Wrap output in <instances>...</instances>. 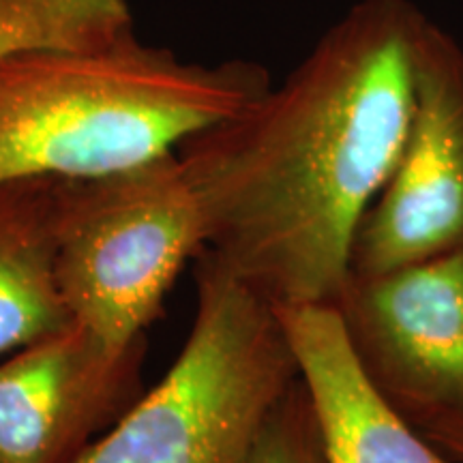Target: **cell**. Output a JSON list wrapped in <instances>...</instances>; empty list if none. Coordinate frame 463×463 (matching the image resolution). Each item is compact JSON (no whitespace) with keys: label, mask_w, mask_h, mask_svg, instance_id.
<instances>
[{"label":"cell","mask_w":463,"mask_h":463,"mask_svg":"<svg viewBox=\"0 0 463 463\" xmlns=\"http://www.w3.org/2000/svg\"><path fill=\"white\" fill-rule=\"evenodd\" d=\"M427 17L358 0L279 86L176 150L219 264L270 305H333L414 108Z\"/></svg>","instance_id":"obj_1"},{"label":"cell","mask_w":463,"mask_h":463,"mask_svg":"<svg viewBox=\"0 0 463 463\" xmlns=\"http://www.w3.org/2000/svg\"><path fill=\"white\" fill-rule=\"evenodd\" d=\"M270 86L258 62H187L136 33L15 56L0 65V184L153 164L245 112Z\"/></svg>","instance_id":"obj_2"},{"label":"cell","mask_w":463,"mask_h":463,"mask_svg":"<svg viewBox=\"0 0 463 463\" xmlns=\"http://www.w3.org/2000/svg\"><path fill=\"white\" fill-rule=\"evenodd\" d=\"M198 311L181 354L75 463H245L298 363L275 307L195 256Z\"/></svg>","instance_id":"obj_3"},{"label":"cell","mask_w":463,"mask_h":463,"mask_svg":"<svg viewBox=\"0 0 463 463\" xmlns=\"http://www.w3.org/2000/svg\"><path fill=\"white\" fill-rule=\"evenodd\" d=\"M204 215L176 153L82 181L56 178V277L73 322L116 350L144 333L187 260Z\"/></svg>","instance_id":"obj_4"},{"label":"cell","mask_w":463,"mask_h":463,"mask_svg":"<svg viewBox=\"0 0 463 463\" xmlns=\"http://www.w3.org/2000/svg\"><path fill=\"white\" fill-rule=\"evenodd\" d=\"M333 307L364 378L410 425L463 414V249L350 273Z\"/></svg>","instance_id":"obj_5"},{"label":"cell","mask_w":463,"mask_h":463,"mask_svg":"<svg viewBox=\"0 0 463 463\" xmlns=\"http://www.w3.org/2000/svg\"><path fill=\"white\" fill-rule=\"evenodd\" d=\"M463 249V48L427 22L414 108L389 181L364 213L350 273L375 275Z\"/></svg>","instance_id":"obj_6"},{"label":"cell","mask_w":463,"mask_h":463,"mask_svg":"<svg viewBox=\"0 0 463 463\" xmlns=\"http://www.w3.org/2000/svg\"><path fill=\"white\" fill-rule=\"evenodd\" d=\"M80 324L0 361V463H75L142 395L144 347Z\"/></svg>","instance_id":"obj_7"},{"label":"cell","mask_w":463,"mask_h":463,"mask_svg":"<svg viewBox=\"0 0 463 463\" xmlns=\"http://www.w3.org/2000/svg\"><path fill=\"white\" fill-rule=\"evenodd\" d=\"M273 307L314 403L326 463H457L369 384L333 305Z\"/></svg>","instance_id":"obj_8"},{"label":"cell","mask_w":463,"mask_h":463,"mask_svg":"<svg viewBox=\"0 0 463 463\" xmlns=\"http://www.w3.org/2000/svg\"><path fill=\"white\" fill-rule=\"evenodd\" d=\"M71 324L56 277V178L0 184V356Z\"/></svg>","instance_id":"obj_9"},{"label":"cell","mask_w":463,"mask_h":463,"mask_svg":"<svg viewBox=\"0 0 463 463\" xmlns=\"http://www.w3.org/2000/svg\"><path fill=\"white\" fill-rule=\"evenodd\" d=\"M131 33L129 0H0V65L28 52L90 48Z\"/></svg>","instance_id":"obj_10"},{"label":"cell","mask_w":463,"mask_h":463,"mask_svg":"<svg viewBox=\"0 0 463 463\" xmlns=\"http://www.w3.org/2000/svg\"><path fill=\"white\" fill-rule=\"evenodd\" d=\"M245 463H326L314 403L300 375L269 414Z\"/></svg>","instance_id":"obj_11"},{"label":"cell","mask_w":463,"mask_h":463,"mask_svg":"<svg viewBox=\"0 0 463 463\" xmlns=\"http://www.w3.org/2000/svg\"><path fill=\"white\" fill-rule=\"evenodd\" d=\"M433 447L457 463H463V414H438L412 425Z\"/></svg>","instance_id":"obj_12"}]
</instances>
